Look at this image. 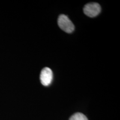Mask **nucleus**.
<instances>
[{
	"mask_svg": "<svg viewBox=\"0 0 120 120\" xmlns=\"http://www.w3.org/2000/svg\"><path fill=\"white\" fill-rule=\"evenodd\" d=\"M53 79V72L49 67H45L42 70L40 74V80L43 86H48L50 85Z\"/></svg>",
	"mask_w": 120,
	"mask_h": 120,
	"instance_id": "3",
	"label": "nucleus"
},
{
	"mask_svg": "<svg viewBox=\"0 0 120 120\" xmlns=\"http://www.w3.org/2000/svg\"><path fill=\"white\" fill-rule=\"evenodd\" d=\"M58 25L61 30L68 34L72 33L74 31L75 26L73 23L69 18L64 15H61L59 16Z\"/></svg>",
	"mask_w": 120,
	"mask_h": 120,
	"instance_id": "1",
	"label": "nucleus"
},
{
	"mask_svg": "<svg viewBox=\"0 0 120 120\" xmlns=\"http://www.w3.org/2000/svg\"><path fill=\"white\" fill-rule=\"evenodd\" d=\"M83 12L88 17H96L101 12V6L97 3H90L85 6Z\"/></svg>",
	"mask_w": 120,
	"mask_h": 120,
	"instance_id": "2",
	"label": "nucleus"
},
{
	"mask_svg": "<svg viewBox=\"0 0 120 120\" xmlns=\"http://www.w3.org/2000/svg\"><path fill=\"white\" fill-rule=\"evenodd\" d=\"M69 120H88V118L83 113L77 112L73 114Z\"/></svg>",
	"mask_w": 120,
	"mask_h": 120,
	"instance_id": "4",
	"label": "nucleus"
}]
</instances>
